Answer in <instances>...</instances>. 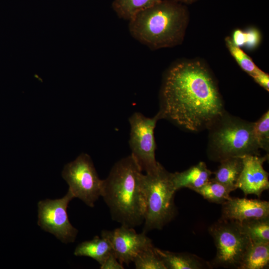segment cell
I'll return each mask as SVG.
<instances>
[{
	"label": "cell",
	"instance_id": "6da1fadb",
	"mask_svg": "<svg viewBox=\"0 0 269 269\" xmlns=\"http://www.w3.org/2000/svg\"><path fill=\"white\" fill-rule=\"evenodd\" d=\"M160 119L169 120L186 130L210 128L224 114L216 83L199 61H182L166 73L160 91Z\"/></svg>",
	"mask_w": 269,
	"mask_h": 269
},
{
	"label": "cell",
	"instance_id": "7a4b0ae2",
	"mask_svg": "<svg viewBox=\"0 0 269 269\" xmlns=\"http://www.w3.org/2000/svg\"><path fill=\"white\" fill-rule=\"evenodd\" d=\"M142 170L131 155L112 167L104 179L102 197L113 220L131 227L144 222L145 198Z\"/></svg>",
	"mask_w": 269,
	"mask_h": 269
},
{
	"label": "cell",
	"instance_id": "3957f363",
	"mask_svg": "<svg viewBox=\"0 0 269 269\" xmlns=\"http://www.w3.org/2000/svg\"><path fill=\"white\" fill-rule=\"evenodd\" d=\"M186 8L174 0H162L129 20L131 36L151 50L171 47L182 42L188 23Z\"/></svg>",
	"mask_w": 269,
	"mask_h": 269
},
{
	"label": "cell",
	"instance_id": "277c9868",
	"mask_svg": "<svg viewBox=\"0 0 269 269\" xmlns=\"http://www.w3.org/2000/svg\"><path fill=\"white\" fill-rule=\"evenodd\" d=\"M145 211L143 232L161 229L175 216L174 197L176 191L171 177L161 164L155 171L143 173Z\"/></svg>",
	"mask_w": 269,
	"mask_h": 269
},
{
	"label": "cell",
	"instance_id": "5b68a950",
	"mask_svg": "<svg viewBox=\"0 0 269 269\" xmlns=\"http://www.w3.org/2000/svg\"><path fill=\"white\" fill-rule=\"evenodd\" d=\"M219 124L210 134L212 158L221 161L231 157L259 155L260 149L254 133V123L225 118L217 120Z\"/></svg>",
	"mask_w": 269,
	"mask_h": 269
},
{
	"label": "cell",
	"instance_id": "8992f818",
	"mask_svg": "<svg viewBox=\"0 0 269 269\" xmlns=\"http://www.w3.org/2000/svg\"><path fill=\"white\" fill-rule=\"evenodd\" d=\"M217 249L211 266L239 268L251 240L235 221L221 218L209 229Z\"/></svg>",
	"mask_w": 269,
	"mask_h": 269
},
{
	"label": "cell",
	"instance_id": "52a82bcc",
	"mask_svg": "<svg viewBox=\"0 0 269 269\" xmlns=\"http://www.w3.org/2000/svg\"><path fill=\"white\" fill-rule=\"evenodd\" d=\"M62 176L69 185L68 190L90 207L102 197L104 179L99 178L91 157L82 153L66 164Z\"/></svg>",
	"mask_w": 269,
	"mask_h": 269
},
{
	"label": "cell",
	"instance_id": "ba28073f",
	"mask_svg": "<svg viewBox=\"0 0 269 269\" xmlns=\"http://www.w3.org/2000/svg\"><path fill=\"white\" fill-rule=\"evenodd\" d=\"M159 119L158 113L152 118H148L139 112L134 113L129 118L131 155L145 173L155 171L160 165L155 159L154 134Z\"/></svg>",
	"mask_w": 269,
	"mask_h": 269
},
{
	"label": "cell",
	"instance_id": "9c48e42d",
	"mask_svg": "<svg viewBox=\"0 0 269 269\" xmlns=\"http://www.w3.org/2000/svg\"><path fill=\"white\" fill-rule=\"evenodd\" d=\"M74 198L68 190L62 198L47 199L37 204L38 225L65 244L74 242L78 232L70 223L67 212L68 204Z\"/></svg>",
	"mask_w": 269,
	"mask_h": 269
},
{
	"label": "cell",
	"instance_id": "30bf717a",
	"mask_svg": "<svg viewBox=\"0 0 269 269\" xmlns=\"http://www.w3.org/2000/svg\"><path fill=\"white\" fill-rule=\"evenodd\" d=\"M101 237L109 241L113 253L122 265H128L139 252L153 246L146 233H137L133 227L123 225L114 230L102 231Z\"/></svg>",
	"mask_w": 269,
	"mask_h": 269
},
{
	"label": "cell",
	"instance_id": "8fae6325",
	"mask_svg": "<svg viewBox=\"0 0 269 269\" xmlns=\"http://www.w3.org/2000/svg\"><path fill=\"white\" fill-rule=\"evenodd\" d=\"M241 157L243 168L236 185V188L240 189L245 196L255 194L259 197L263 192L269 188V174L263 167L268 155L259 156L249 154Z\"/></svg>",
	"mask_w": 269,
	"mask_h": 269
},
{
	"label": "cell",
	"instance_id": "7c38bea8",
	"mask_svg": "<svg viewBox=\"0 0 269 269\" xmlns=\"http://www.w3.org/2000/svg\"><path fill=\"white\" fill-rule=\"evenodd\" d=\"M222 204L221 218L241 223L269 217V202L260 199L232 198Z\"/></svg>",
	"mask_w": 269,
	"mask_h": 269
},
{
	"label": "cell",
	"instance_id": "4fadbf2b",
	"mask_svg": "<svg viewBox=\"0 0 269 269\" xmlns=\"http://www.w3.org/2000/svg\"><path fill=\"white\" fill-rule=\"evenodd\" d=\"M212 174L205 163L200 162L185 171L171 173V177L176 191L187 188L195 191L209 181Z\"/></svg>",
	"mask_w": 269,
	"mask_h": 269
},
{
	"label": "cell",
	"instance_id": "5bb4252c",
	"mask_svg": "<svg viewBox=\"0 0 269 269\" xmlns=\"http://www.w3.org/2000/svg\"><path fill=\"white\" fill-rule=\"evenodd\" d=\"M166 269H202L211 265L197 256L187 253H174L154 248Z\"/></svg>",
	"mask_w": 269,
	"mask_h": 269
},
{
	"label": "cell",
	"instance_id": "9a60e30c",
	"mask_svg": "<svg viewBox=\"0 0 269 269\" xmlns=\"http://www.w3.org/2000/svg\"><path fill=\"white\" fill-rule=\"evenodd\" d=\"M112 252L111 246L106 239L96 236L91 240L79 244L74 254L91 258L101 265Z\"/></svg>",
	"mask_w": 269,
	"mask_h": 269
},
{
	"label": "cell",
	"instance_id": "2e32d148",
	"mask_svg": "<svg viewBox=\"0 0 269 269\" xmlns=\"http://www.w3.org/2000/svg\"><path fill=\"white\" fill-rule=\"evenodd\" d=\"M269 265V243L251 242L238 269H264Z\"/></svg>",
	"mask_w": 269,
	"mask_h": 269
},
{
	"label": "cell",
	"instance_id": "e0dca14e",
	"mask_svg": "<svg viewBox=\"0 0 269 269\" xmlns=\"http://www.w3.org/2000/svg\"><path fill=\"white\" fill-rule=\"evenodd\" d=\"M212 179L236 190V185L243 168L241 157H231L222 160Z\"/></svg>",
	"mask_w": 269,
	"mask_h": 269
},
{
	"label": "cell",
	"instance_id": "ac0fdd59",
	"mask_svg": "<svg viewBox=\"0 0 269 269\" xmlns=\"http://www.w3.org/2000/svg\"><path fill=\"white\" fill-rule=\"evenodd\" d=\"M162 0H114L112 8L121 18L130 20L137 13Z\"/></svg>",
	"mask_w": 269,
	"mask_h": 269
},
{
	"label": "cell",
	"instance_id": "d6986e66",
	"mask_svg": "<svg viewBox=\"0 0 269 269\" xmlns=\"http://www.w3.org/2000/svg\"><path fill=\"white\" fill-rule=\"evenodd\" d=\"M239 223L242 231L251 241L269 243V217L253 219Z\"/></svg>",
	"mask_w": 269,
	"mask_h": 269
},
{
	"label": "cell",
	"instance_id": "ffe728a7",
	"mask_svg": "<svg viewBox=\"0 0 269 269\" xmlns=\"http://www.w3.org/2000/svg\"><path fill=\"white\" fill-rule=\"evenodd\" d=\"M234 189L217 182L212 178L195 192L208 201L222 204L230 198V194Z\"/></svg>",
	"mask_w": 269,
	"mask_h": 269
},
{
	"label": "cell",
	"instance_id": "44dd1931",
	"mask_svg": "<svg viewBox=\"0 0 269 269\" xmlns=\"http://www.w3.org/2000/svg\"><path fill=\"white\" fill-rule=\"evenodd\" d=\"M153 246L139 252L133 262L136 269H166Z\"/></svg>",
	"mask_w": 269,
	"mask_h": 269
},
{
	"label": "cell",
	"instance_id": "7402d4cb",
	"mask_svg": "<svg viewBox=\"0 0 269 269\" xmlns=\"http://www.w3.org/2000/svg\"><path fill=\"white\" fill-rule=\"evenodd\" d=\"M226 46L232 56L241 68L251 76L257 73L260 69L254 63L252 59L240 47L234 45L230 37L225 38Z\"/></svg>",
	"mask_w": 269,
	"mask_h": 269
},
{
	"label": "cell",
	"instance_id": "603a6c76",
	"mask_svg": "<svg viewBox=\"0 0 269 269\" xmlns=\"http://www.w3.org/2000/svg\"><path fill=\"white\" fill-rule=\"evenodd\" d=\"M231 38L233 44L238 47L244 46L252 49L259 45L261 40V34L255 28H251L246 31L236 29Z\"/></svg>",
	"mask_w": 269,
	"mask_h": 269
},
{
	"label": "cell",
	"instance_id": "cb8c5ba5",
	"mask_svg": "<svg viewBox=\"0 0 269 269\" xmlns=\"http://www.w3.org/2000/svg\"><path fill=\"white\" fill-rule=\"evenodd\" d=\"M254 133L259 148L269 151V112H266L254 124Z\"/></svg>",
	"mask_w": 269,
	"mask_h": 269
},
{
	"label": "cell",
	"instance_id": "d4e9b609",
	"mask_svg": "<svg viewBox=\"0 0 269 269\" xmlns=\"http://www.w3.org/2000/svg\"><path fill=\"white\" fill-rule=\"evenodd\" d=\"M101 269H123V265L118 261L112 252L100 265Z\"/></svg>",
	"mask_w": 269,
	"mask_h": 269
},
{
	"label": "cell",
	"instance_id": "484cf974",
	"mask_svg": "<svg viewBox=\"0 0 269 269\" xmlns=\"http://www.w3.org/2000/svg\"><path fill=\"white\" fill-rule=\"evenodd\" d=\"M252 77L260 86L269 91V76L267 73L260 69Z\"/></svg>",
	"mask_w": 269,
	"mask_h": 269
},
{
	"label": "cell",
	"instance_id": "4316f807",
	"mask_svg": "<svg viewBox=\"0 0 269 269\" xmlns=\"http://www.w3.org/2000/svg\"><path fill=\"white\" fill-rule=\"evenodd\" d=\"M175 1L178 2L179 3H184L186 4L191 3L196 0H174Z\"/></svg>",
	"mask_w": 269,
	"mask_h": 269
}]
</instances>
